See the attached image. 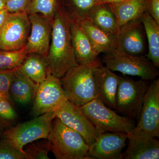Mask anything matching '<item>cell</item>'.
Returning <instances> with one entry per match:
<instances>
[{"label": "cell", "mask_w": 159, "mask_h": 159, "mask_svg": "<svg viewBox=\"0 0 159 159\" xmlns=\"http://www.w3.org/2000/svg\"><path fill=\"white\" fill-rule=\"evenodd\" d=\"M52 25L51 43L46 58L51 74L61 78L79 65L72 45L70 18L62 6L57 10Z\"/></svg>", "instance_id": "1"}, {"label": "cell", "mask_w": 159, "mask_h": 159, "mask_svg": "<svg viewBox=\"0 0 159 159\" xmlns=\"http://www.w3.org/2000/svg\"><path fill=\"white\" fill-rule=\"evenodd\" d=\"M101 63L97 58L89 63L79 65L60 78L66 98L75 106L80 107L97 98L93 70Z\"/></svg>", "instance_id": "2"}, {"label": "cell", "mask_w": 159, "mask_h": 159, "mask_svg": "<svg viewBox=\"0 0 159 159\" xmlns=\"http://www.w3.org/2000/svg\"><path fill=\"white\" fill-rule=\"evenodd\" d=\"M48 140L47 147L57 159H91L83 138L58 118L53 119Z\"/></svg>", "instance_id": "3"}, {"label": "cell", "mask_w": 159, "mask_h": 159, "mask_svg": "<svg viewBox=\"0 0 159 159\" xmlns=\"http://www.w3.org/2000/svg\"><path fill=\"white\" fill-rule=\"evenodd\" d=\"M54 118V111H52L30 121L15 125L2 131L1 139L25 152V146L29 143L40 139H48Z\"/></svg>", "instance_id": "4"}, {"label": "cell", "mask_w": 159, "mask_h": 159, "mask_svg": "<svg viewBox=\"0 0 159 159\" xmlns=\"http://www.w3.org/2000/svg\"><path fill=\"white\" fill-rule=\"evenodd\" d=\"M77 107L99 134L104 132L129 134L135 126L133 120L118 115L97 98Z\"/></svg>", "instance_id": "5"}, {"label": "cell", "mask_w": 159, "mask_h": 159, "mask_svg": "<svg viewBox=\"0 0 159 159\" xmlns=\"http://www.w3.org/2000/svg\"><path fill=\"white\" fill-rule=\"evenodd\" d=\"M102 62L111 71H118L124 75L138 76L145 80L156 79L157 68L146 56H134L126 54L118 48L105 53Z\"/></svg>", "instance_id": "6"}, {"label": "cell", "mask_w": 159, "mask_h": 159, "mask_svg": "<svg viewBox=\"0 0 159 159\" xmlns=\"http://www.w3.org/2000/svg\"><path fill=\"white\" fill-rule=\"evenodd\" d=\"M149 81L119 77L116 110L132 120L139 119Z\"/></svg>", "instance_id": "7"}, {"label": "cell", "mask_w": 159, "mask_h": 159, "mask_svg": "<svg viewBox=\"0 0 159 159\" xmlns=\"http://www.w3.org/2000/svg\"><path fill=\"white\" fill-rule=\"evenodd\" d=\"M129 134L134 136L159 138L158 79L151 80L144 98L139 122Z\"/></svg>", "instance_id": "8"}, {"label": "cell", "mask_w": 159, "mask_h": 159, "mask_svg": "<svg viewBox=\"0 0 159 159\" xmlns=\"http://www.w3.org/2000/svg\"><path fill=\"white\" fill-rule=\"evenodd\" d=\"M31 24L26 11L10 13L0 30V50L19 51L25 48Z\"/></svg>", "instance_id": "9"}, {"label": "cell", "mask_w": 159, "mask_h": 159, "mask_svg": "<svg viewBox=\"0 0 159 159\" xmlns=\"http://www.w3.org/2000/svg\"><path fill=\"white\" fill-rule=\"evenodd\" d=\"M66 99L60 78L52 75L48 70L46 79L39 86L31 115L35 117L54 111Z\"/></svg>", "instance_id": "10"}, {"label": "cell", "mask_w": 159, "mask_h": 159, "mask_svg": "<svg viewBox=\"0 0 159 159\" xmlns=\"http://www.w3.org/2000/svg\"><path fill=\"white\" fill-rule=\"evenodd\" d=\"M55 118H58L64 125L79 134L90 146L99 134L88 118L67 99L54 111Z\"/></svg>", "instance_id": "11"}, {"label": "cell", "mask_w": 159, "mask_h": 159, "mask_svg": "<svg viewBox=\"0 0 159 159\" xmlns=\"http://www.w3.org/2000/svg\"><path fill=\"white\" fill-rule=\"evenodd\" d=\"M128 134L104 132L100 134L90 145L89 156L91 159H122Z\"/></svg>", "instance_id": "12"}, {"label": "cell", "mask_w": 159, "mask_h": 159, "mask_svg": "<svg viewBox=\"0 0 159 159\" xmlns=\"http://www.w3.org/2000/svg\"><path fill=\"white\" fill-rule=\"evenodd\" d=\"M31 31L26 48L29 53L46 57L51 43L52 22L39 14H29Z\"/></svg>", "instance_id": "13"}, {"label": "cell", "mask_w": 159, "mask_h": 159, "mask_svg": "<svg viewBox=\"0 0 159 159\" xmlns=\"http://www.w3.org/2000/svg\"><path fill=\"white\" fill-rule=\"evenodd\" d=\"M144 30L141 18L120 27L116 35L117 48L130 55H143L146 48Z\"/></svg>", "instance_id": "14"}, {"label": "cell", "mask_w": 159, "mask_h": 159, "mask_svg": "<svg viewBox=\"0 0 159 159\" xmlns=\"http://www.w3.org/2000/svg\"><path fill=\"white\" fill-rule=\"evenodd\" d=\"M97 99L112 109H116V94L119 76L100 64L93 70Z\"/></svg>", "instance_id": "15"}, {"label": "cell", "mask_w": 159, "mask_h": 159, "mask_svg": "<svg viewBox=\"0 0 159 159\" xmlns=\"http://www.w3.org/2000/svg\"><path fill=\"white\" fill-rule=\"evenodd\" d=\"M127 149L122 159H158L159 142L156 138L134 136L128 134Z\"/></svg>", "instance_id": "16"}, {"label": "cell", "mask_w": 159, "mask_h": 159, "mask_svg": "<svg viewBox=\"0 0 159 159\" xmlns=\"http://www.w3.org/2000/svg\"><path fill=\"white\" fill-rule=\"evenodd\" d=\"M70 28L72 45L78 64H85L97 59L98 54L78 22L70 18Z\"/></svg>", "instance_id": "17"}, {"label": "cell", "mask_w": 159, "mask_h": 159, "mask_svg": "<svg viewBox=\"0 0 159 159\" xmlns=\"http://www.w3.org/2000/svg\"><path fill=\"white\" fill-rule=\"evenodd\" d=\"M92 44L94 51L99 54L113 51L118 47L116 36L95 25L88 20L78 22Z\"/></svg>", "instance_id": "18"}, {"label": "cell", "mask_w": 159, "mask_h": 159, "mask_svg": "<svg viewBox=\"0 0 159 159\" xmlns=\"http://www.w3.org/2000/svg\"><path fill=\"white\" fill-rule=\"evenodd\" d=\"M39 84L23 74L18 68L13 73L9 96L11 95L19 104L28 105L34 100Z\"/></svg>", "instance_id": "19"}, {"label": "cell", "mask_w": 159, "mask_h": 159, "mask_svg": "<svg viewBox=\"0 0 159 159\" xmlns=\"http://www.w3.org/2000/svg\"><path fill=\"white\" fill-rule=\"evenodd\" d=\"M147 0H126L107 4L116 18L118 28L131 21L139 19L146 11Z\"/></svg>", "instance_id": "20"}, {"label": "cell", "mask_w": 159, "mask_h": 159, "mask_svg": "<svg viewBox=\"0 0 159 159\" xmlns=\"http://www.w3.org/2000/svg\"><path fill=\"white\" fill-rule=\"evenodd\" d=\"M19 69L23 74L39 84L46 79L49 70L46 57L33 53L27 55Z\"/></svg>", "instance_id": "21"}, {"label": "cell", "mask_w": 159, "mask_h": 159, "mask_svg": "<svg viewBox=\"0 0 159 159\" xmlns=\"http://www.w3.org/2000/svg\"><path fill=\"white\" fill-rule=\"evenodd\" d=\"M148 43V51L146 57L154 65L159 67V25L146 11L141 18Z\"/></svg>", "instance_id": "22"}, {"label": "cell", "mask_w": 159, "mask_h": 159, "mask_svg": "<svg viewBox=\"0 0 159 159\" xmlns=\"http://www.w3.org/2000/svg\"><path fill=\"white\" fill-rule=\"evenodd\" d=\"M87 20L100 29L116 36L119 28L115 16L107 4L97 5L91 11Z\"/></svg>", "instance_id": "23"}, {"label": "cell", "mask_w": 159, "mask_h": 159, "mask_svg": "<svg viewBox=\"0 0 159 159\" xmlns=\"http://www.w3.org/2000/svg\"><path fill=\"white\" fill-rule=\"evenodd\" d=\"M61 6L60 0H31L25 11L28 14L41 15L52 22Z\"/></svg>", "instance_id": "24"}, {"label": "cell", "mask_w": 159, "mask_h": 159, "mask_svg": "<svg viewBox=\"0 0 159 159\" xmlns=\"http://www.w3.org/2000/svg\"><path fill=\"white\" fill-rule=\"evenodd\" d=\"M98 0H70L69 9L66 10L69 17L77 22L87 19Z\"/></svg>", "instance_id": "25"}, {"label": "cell", "mask_w": 159, "mask_h": 159, "mask_svg": "<svg viewBox=\"0 0 159 159\" xmlns=\"http://www.w3.org/2000/svg\"><path fill=\"white\" fill-rule=\"evenodd\" d=\"M29 54L26 47L19 51L0 50V70H9L18 68Z\"/></svg>", "instance_id": "26"}, {"label": "cell", "mask_w": 159, "mask_h": 159, "mask_svg": "<svg viewBox=\"0 0 159 159\" xmlns=\"http://www.w3.org/2000/svg\"><path fill=\"white\" fill-rule=\"evenodd\" d=\"M17 118V113L10 98L0 100V130L3 131L13 126Z\"/></svg>", "instance_id": "27"}, {"label": "cell", "mask_w": 159, "mask_h": 159, "mask_svg": "<svg viewBox=\"0 0 159 159\" xmlns=\"http://www.w3.org/2000/svg\"><path fill=\"white\" fill-rule=\"evenodd\" d=\"M26 145V148H24V151L27 156V159H50L47 142L43 144H36L32 142Z\"/></svg>", "instance_id": "28"}, {"label": "cell", "mask_w": 159, "mask_h": 159, "mask_svg": "<svg viewBox=\"0 0 159 159\" xmlns=\"http://www.w3.org/2000/svg\"><path fill=\"white\" fill-rule=\"evenodd\" d=\"M0 159H27L25 152L11 146L6 141L0 140Z\"/></svg>", "instance_id": "29"}, {"label": "cell", "mask_w": 159, "mask_h": 159, "mask_svg": "<svg viewBox=\"0 0 159 159\" xmlns=\"http://www.w3.org/2000/svg\"><path fill=\"white\" fill-rule=\"evenodd\" d=\"M15 70H0V92H2L9 97V89L13 79Z\"/></svg>", "instance_id": "30"}, {"label": "cell", "mask_w": 159, "mask_h": 159, "mask_svg": "<svg viewBox=\"0 0 159 159\" xmlns=\"http://www.w3.org/2000/svg\"><path fill=\"white\" fill-rule=\"evenodd\" d=\"M31 0H8L6 9L10 13L25 11Z\"/></svg>", "instance_id": "31"}, {"label": "cell", "mask_w": 159, "mask_h": 159, "mask_svg": "<svg viewBox=\"0 0 159 159\" xmlns=\"http://www.w3.org/2000/svg\"><path fill=\"white\" fill-rule=\"evenodd\" d=\"M146 11L159 25V0H147Z\"/></svg>", "instance_id": "32"}, {"label": "cell", "mask_w": 159, "mask_h": 159, "mask_svg": "<svg viewBox=\"0 0 159 159\" xmlns=\"http://www.w3.org/2000/svg\"><path fill=\"white\" fill-rule=\"evenodd\" d=\"M9 14V11L6 10V8L0 10V30L5 24Z\"/></svg>", "instance_id": "33"}, {"label": "cell", "mask_w": 159, "mask_h": 159, "mask_svg": "<svg viewBox=\"0 0 159 159\" xmlns=\"http://www.w3.org/2000/svg\"><path fill=\"white\" fill-rule=\"evenodd\" d=\"M125 1L126 0H98L97 5L99 4H116V3L122 2Z\"/></svg>", "instance_id": "34"}, {"label": "cell", "mask_w": 159, "mask_h": 159, "mask_svg": "<svg viewBox=\"0 0 159 159\" xmlns=\"http://www.w3.org/2000/svg\"><path fill=\"white\" fill-rule=\"evenodd\" d=\"M6 0H0V10L6 8Z\"/></svg>", "instance_id": "35"}, {"label": "cell", "mask_w": 159, "mask_h": 159, "mask_svg": "<svg viewBox=\"0 0 159 159\" xmlns=\"http://www.w3.org/2000/svg\"><path fill=\"white\" fill-rule=\"evenodd\" d=\"M8 98H9V96L2 93V92H0V100H3L4 99H8Z\"/></svg>", "instance_id": "36"}, {"label": "cell", "mask_w": 159, "mask_h": 159, "mask_svg": "<svg viewBox=\"0 0 159 159\" xmlns=\"http://www.w3.org/2000/svg\"><path fill=\"white\" fill-rule=\"evenodd\" d=\"M6 1H8V0H6Z\"/></svg>", "instance_id": "37"}]
</instances>
